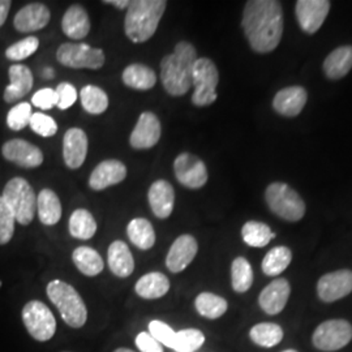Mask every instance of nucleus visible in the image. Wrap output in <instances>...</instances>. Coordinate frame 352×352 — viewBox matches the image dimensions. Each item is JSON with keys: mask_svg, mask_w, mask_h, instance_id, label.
<instances>
[{"mask_svg": "<svg viewBox=\"0 0 352 352\" xmlns=\"http://www.w3.org/2000/svg\"><path fill=\"white\" fill-rule=\"evenodd\" d=\"M42 76H43L45 78H47V80H51V78L54 77V71H52V68H45V71L42 72Z\"/></svg>", "mask_w": 352, "mask_h": 352, "instance_id": "obj_50", "label": "nucleus"}, {"mask_svg": "<svg viewBox=\"0 0 352 352\" xmlns=\"http://www.w3.org/2000/svg\"><path fill=\"white\" fill-rule=\"evenodd\" d=\"M64 352H69V351H64Z\"/></svg>", "mask_w": 352, "mask_h": 352, "instance_id": "obj_54", "label": "nucleus"}, {"mask_svg": "<svg viewBox=\"0 0 352 352\" xmlns=\"http://www.w3.org/2000/svg\"><path fill=\"white\" fill-rule=\"evenodd\" d=\"M170 289V280L162 273L153 272L140 278L135 291L140 298L146 300H155L164 296Z\"/></svg>", "mask_w": 352, "mask_h": 352, "instance_id": "obj_27", "label": "nucleus"}, {"mask_svg": "<svg viewBox=\"0 0 352 352\" xmlns=\"http://www.w3.org/2000/svg\"><path fill=\"white\" fill-rule=\"evenodd\" d=\"M135 342L141 352H164L162 344L158 340H154L149 333H140Z\"/></svg>", "mask_w": 352, "mask_h": 352, "instance_id": "obj_47", "label": "nucleus"}, {"mask_svg": "<svg viewBox=\"0 0 352 352\" xmlns=\"http://www.w3.org/2000/svg\"><path fill=\"white\" fill-rule=\"evenodd\" d=\"M196 311L205 318L215 320L225 315L228 308L226 299L212 292H202L195 300Z\"/></svg>", "mask_w": 352, "mask_h": 352, "instance_id": "obj_34", "label": "nucleus"}, {"mask_svg": "<svg viewBox=\"0 0 352 352\" xmlns=\"http://www.w3.org/2000/svg\"><path fill=\"white\" fill-rule=\"evenodd\" d=\"M107 261L110 270L116 277H129L135 270V260L132 252L122 240H115L109 247Z\"/></svg>", "mask_w": 352, "mask_h": 352, "instance_id": "obj_24", "label": "nucleus"}, {"mask_svg": "<svg viewBox=\"0 0 352 352\" xmlns=\"http://www.w3.org/2000/svg\"><path fill=\"white\" fill-rule=\"evenodd\" d=\"M11 6H12L11 0H0V26L4 25L11 10Z\"/></svg>", "mask_w": 352, "mask_h": 352, "instance_id": "obj_48", "label": "nucleus"}, {"mask_svg": "<svg viewBox=\"0 0 352 352\" xmlns=\"http://www.w3.org/2000/svg\"><path fill=\"white\" fill-rule=\"evenodd\" d=\"M199 251L197 240L192 235H180L170 247L166 257V266L171 273H180L188 267Z\"/></svg>", "mask_w": 352, "mask_h": 352, "instance_id": "obj_16", "label": "nucleus"}, {"mask_svg": "<svg viewBox=\"0 0 352 352\" xmlns=\"http://www.w3.org/2000/svg\"><path fill=\"white\" fill-rule=\"evenodd\" d=\"M123 82L128 88L149 90L157 84V76L148 65L131 64L123 72Z\"/></svg>", "mask_w": 352, "mask_h": 352, "instance_id": "obj_30", "label": "nucleus"}, {"mask_svg": "<svg viewBox=\"0 0 352 352\" xmlns=\"http://www.w3.org/2000/svg\"><path fill=\"white\" fill-rule=\"evenodd\" d=\"M329 11L330 1L327 0H299L295 8L298 23L308 34H314L322 26Z\"/></svg>", "mask_w": 352, "mask_h": 352, "instance_id": "obj_13", "label": "nucleus"}, {"mask_svg": "<svg viewBox=\"0 0 352 352\" xmlns=\"http://www.w3.org/2000/svg\"><path fill=\"white\" fill-rule=\"evenodd\" d=\"M50 19V10L47 8V6L42 3H32L16 13L13 19V25L20 33H33L47 26Z\"/></svg>", "mask_w": 352, "mask_h": 352, "instance_id": "obj_18", "label": "nucleus"}, {"mask_svg": "<svg viewBox=\"0 0 352 352\" xmlns=\"http://www.w3.org/2000/svg\"><path fill=\"white\" fill-rule=\"evenodd\" d=\"M58 62L68 68L100 69L106 62L104 52L87 43H63L56 51Z\"/></svg>", "mask_w": 352, "mask_h": 352, "instance_id": "obj_9", "label": "nucleus"}, {"mask_svg": "<svg viewBox=\"0 0 352 352\" xmlns=\"http://www.w3.org/2000/svg\"><path fill=\"white\" fill-rule=\"evenodd\" d=\"M1 197L20 225L28 226L32 223L37 210V196L25 179H11L3 189Z\"/></svg>", "mask_w": 352, "mask_h": 352, "instance_id": "obj_5", "label": "nucleus"}, {"mask_svg": "<svg viewBox=\"0 0 352 352\" xmlns=\"http://www.w3.org/2000/svg\"><path fill=\"white\" fill-rule=\"evenodd\" d=\"M23 322L28 333L38 342H47L55 336L56 320L45 302H26L23 308Z\"/></svg>", "mask_w": 352, "mask_h": 352, "instance_id": "obj_8", "label": "nucleus"}, {"mask_svg": "<svg viewBox=\"0 0 352 352\" xmlns=\"http://www.w3.org/2000/svg\"><path fill=\"white\" fill-rule=\"evenodd\" d=\"M14 215L0 196V245L10 243L14 234Z\"/></svg>", "mask_w": 352, "mask_h": 352, "instance_id": "obj_42", "label": "nucleus"}, {"mask_svg": "<svg viewBox=\"0 0 352 352\" xmlns=\"http://www.w3.org/2000/svg\"><path fill=\"white\" fill-rule=\"evenodd\" d=\"M231 283L232 289L239 294L247 292L253 283V270L248 260L236 257L231 265Z\"/></svg>", "mask_w": 352, "mask_h": 352, "instance_id": "obj_38", "label": "nucleus"}, {"mask_svg": "<svg viewBox=\"0 0 352 352\" xmlns=\"http://www.w3.org/2000/svg\"><path fill=\"white\" fill-rule=\"evenodd\" d=\"M56 96H58V107L60 110H67L72 107L77 101V90L75 87L69 82H62L55 89Z\"/></svg>", "mask_w": 352, "mask_h": 352, "instance_id": "obj_45", "label": "nucleus"}, {"mask_svg": "<svg viewBox=\"0 0 352 352\" xmlns=\"http://www.w3.org/2000/svg\"><path fill=\"white\" fill-rule=\"evenodd\" d=\"M269 209L287 222H298L305 214V204L300 195L285 183H272L265 192Z\"/></svg>", "mask_w": 352, "mask_h": 352, "instance_id": "obj_6", "label": "nucleus"}, {"mask_svg": "<svg viewBox=\"0 0 352 352\" xmlns=\"http://www.w3.org/2000/svg\"><path fill=\"white\" fill-rule=\"evenodd\" d=\"M161 133L162 129L157 115L151 111H145L140 115L138 124L131 133L129 144L133 149L138 151L151 149L158 144L161 139Z\"/></svg>", "mask_w": 352, "mask_h": 352, "instance_id": "obj_14", "label": "nucleus"}, {"mask_svg": "<svg viewBox=\"0 0 352 352\" xmlns=\"http://www.w3.org/2000/svg\"><path fill=\"white\" fill-rule=\"evenodd\" d=\"M62 29L67 37L72 39H82L90 32V20L87 10L81 6H71L62 20Z\"/></svg>", "mask_w": 352, "mask_h": 352, "instance_id": "obj_25", "label": "nucleus"}, {"mask_svg": "<svg viewBox=\"0 0 352 352\" xmlns=\"http://www.w3.org/2000/svg\"><path fill=\"white\" fill-rule=\"evenodd\" d=\"M39 221L46 226L56 225L62 218V204L58 195L51 189H42L37 197Z\"/></svg>", "mask_w": 352, "mask_h": 352, "instance_id": "obj_28", "label": "nucleus"}, {"mask_svg": "<svg viewBox=\"0 0 352 352\" xmlns=\"http://www.w3.org/2000/svg\"><path fill=\"white\" fill-rule=\"evenodd\" d=\"M282 352H298V351H296V350H285V351H282Z\"/></svg>", "mask_w": 352, "mask_h": 352, "instance_id": "obj_52", "label": "nucleus"}, {"mask_svg": "<svg viewBox=\"0 0 352 352\" xmlns=\"http://www.w3.org/2000/svg\"><path fill=\"white\" fill-rule=\"evenodd\" d=\"M126 177V167L116 160H107L98 164L89 179V186L94 190H103L122 183Z\"/></svg>", "mask_w": 352, "mask_h": 352, "instance_id": "obj_20", "label": "nucleus"}, {"mask_svg": "<svg viewBox=\"0 0 352 352\" xmlns=\"http://www.w3.org/2000/svg\"><path fill=\"white\" fill-rule=\"evenodd\" d=\"M10 85L4 90V101L13 103L17 100H21L33 88V74L29 67L23 64H14L10 67Z\"/></svg>", "mask_w": 352, "mask_h": 352, "instance_id": "obj_23", "label": "nucleus"}, {"mask_svg": "<svg viewBox=\"0 0 352 352\" xmlns=\"http://www.w3.org/2000/svg\"><path fill=\"white\" fill-rule=\"evenodd\" d=\"M88 154V136L80 128H71L65 132L63 139V158L67 167L80 168Z\"/></svg>", "mask_w": 352, "mask_h": 352, "instance_id": "obj_19", "label": "nucleus"}, {"mask_svg": "<svg viewBox=\"0 0 352 352\" xmlns=\"http://www.w3.org/2000/svg\"><path fill=\"white\" fill-rule=\"evenodd\" d=\"M46 292L51 302L59 309L64 322L68 327L80 329L85 325L88 320L87 305L71 285L55 279L47 285Z\"/></svg>", "mask_w": 352, "mask_h": 352, "instance_id": "obj_4", "label": "nucleus"}, {"mask_svg": "<svg viewBox=\"0 0 352 352\" xmlns=\"http://www.w3.org/2000/svg\"><path fill=\"white\" fill-rule=\"evenodd\" d=\"M205 342V336L199 329H186L175 334L173 350L175 352L197 351Z\"/></svg>", "mask_w": 352, "mask_h": 352, "instance_id": "obj_39", "label": "nucleus"}, {"mask_svg": "<svg viewBox=\"0 0 352 352\" xmlns=\"http://www.w3.org/2000/svg\"><path fill=\"white\" fill-rule=\"evenodd\" d=\"M291 287L287 279L277 278L265 287L260 296L258 304L265 314L276 316L280 314L289 302Z\"/></svg>", "mask_w": 352, "mask_h": 352, "instance_id": "obj_17", "label": "nucleus"}, {"mask_svg": "<svg viewBox=\"0 0 352 352\" xmlns=\"http://www.w3.org/2000/svg\"><path fill=\"white\" fill-rule=\"evenodd\" d=\"M76 267L87 277H96L102 273L104 263L101 254L90 247H78L72 253Z\"/></svg>", "mask_w": 352, "mask_h": 352, "instance_id": "obj_29", "label": "nucleus"}, {"mask_svg": "<svg viewBox=\"0 0 352 352\" xmlns=\"http://www.w3.org/2000/svg\"><path fill=\"white\" fill-rule=\"evenodd\" d=\"M1 154L7 161L24 168H36L43 162V153L25 140L7 141L1 148Z\"/></svg>", "mask_w": 352, "mask_h": 352, "instance_id": "obj_15", "label": "nucleus"}, {"mask_svg": "<svg viewBox=\"0 0 352 352\" xmlns=\"http://www.w3.org/2000/svg\"><path fill=\"white\" fill-rule=\"evenodd\" d=\"M167 1L164 0H135L126 8L124 30L133 43L151 39L164 16Z\"/></svg>", "mask_w": 352, "mask_h": 352, "instance_id": "obj_3", "label": "nucleus"}, {"mask_svg": "<svg viewBox=\"0 0 352 352\" xmlns=\"http://www.w3.org/2000/svg\"><path fill=\"white\" fill-rule=\"evenodd\" d=\"M352 69V46H340L331 51L324 62V72L330 80H340Z\"/></svg>", "mask_w": 352, "mask_h": 352, "instance_id": "obj_26", "label": "nucleus"}, {"mask_svg": "<svg viewBox=\"0 0 352 352\" xmlns=\"http://www.w3.org/2000/svg\"><path fill=\"white\" fill-rule=\"evenodd\" d=\"M80 100L84 110L93 115L103 113L109 107V97L106 91L94 85H87L81 89Z\"/></svg>", "mask_w": 352, "mask_h": 352, "instance_id": "obj_37", "label": "nucleus"}, {"mask_svg": "<svg viewBox=\"0 0 352 352\" xmlns=\"http://www.w3.org/2000/svg\"><path fill=\"white\" fill-rule=\"evenodd\" d=\"M250 338L253 343L261 347H274L283 340L282 327L273 322H261L252 327L250 331Z\"/></svg>", "mask_w": 352, "mask_h": 352, "instance_id": "obj_36", "label": "nucleus"}, {"mask_svg": "<svg viewBox=\"0 0 352 352\" xmlns=\"http://www.w3.org/2000/svg\"><path fill=\"white\" fill-rule=\"evenodd\" d=\"M308 100L307 90L302 87H289L279 90L274 100L273 107L279 115L294 118L302 113Z\"/></svg>", "mask_w": 352, "mask_h": 352, "instance_id": "obj_22", "label": "nucleus"}, {"mask_svg": "<svg viewBox=\"0 0 352 352\" xmlns=\"http://www.w3.org/2000/svg\"><path fill=\"white\" fill-rule=\"evenodd\" d=\"M149 334L161 344H164L168 349H173L176 333L167 324H164L160 320L151 321L149 324Z\"/></svg>", "mask_w": 352, "mask_h": 352, "instance_id": "obj_44", "label": "nucleus"}, {"mask_svg": "<svg viewBox=\"0 0 352 352\" xmlns=\"http://www.w3.org/2000/svg\"><path fill=\"white\" fill-rule=\"evenodd\" d=\"M29 126L34 133L42 138H52L58 132L56 122L51 116L43 113H33Z\"/></svg>", "mask_w": 352, "mask_h": 352, "instance_id": "obj_43", "label": "nucleus"}, {"mask_svg": "<svg viewBox=\"0 0 352 352\" xmlns=\"http://www.w3.org/2000/svg\"><path fill=\"white\" fill-rule=\"evenodd\" d=\"M241 236L244 243L250 247L263 248L276 238V234L263 222L250 221L241 228Z\"/></svg>", "mask_w": 352, "mask_h": 352, "instance_id": "obj_35", "label": "nucleus"}, {"mask_svg": "<svg viewBox=\"0 0 352 352\" xmlns=\"http://www.w3.org/2000/svg\"><path fill=\"white\" fill-rule=\"evenodd\" d=\"M241 26L252 50L266 54L276 50L283 34V11L276 0L245 3Z\"/></svg>", "mask_w": 352, "mask_h": 352, "instance_id": "obj_1", "label": "nucleus"}, {"mask_svg": "<svg viewBox=\"0 0 352 352\" xmlns=\"http://www.w3.org/2000/svg\"><path fill=\"white\" fill-rule=\"evenodd\" d=\"M103 3L110 4V6H113V7L119 8V10L128 8V7H129V4H131V1H129V0H104Z\"/></svg>", "mask_w": 352, "mask_h": 352, "instance_id": "obj_49", "label": "nucleus"}, {"mask_svg": "<svg viewBox=\"0 0 352 352\" xmlns=\"http://www.w3.org/2000/svg\"><path fill=\"white\" fill-rule=\"evenodd\" d=\"M126 235L131 243L142 251H148L155 243V232L151 222L145 218H135L126 227Z\"/></svg>", "mask_w": 352, "mask_h": 352, "instance_id": "obj_31", "label": "nucleus"}, {"mask_svg": "<svg viewBox=\"0 0 352 352\" xmlns=\"http://www.w3.org/2000/svg\"><path fill=\"white\" fill-rule=\"evenodd\" d=\"M38 47L39 39L37 37H26L11 45L6 50V58L13 62L24 60L26 58L32 56L38 50Z\"/></svg>", "mask_w": 352, "mask_h": 352, "instance_id": "obj_40", "label": "nucleus"}, {"mask_svg": "<svg viewBox=\"0 0 352 352\" xmlns=\"http://www.w3.org/2000/svg\"><path fill=\"white\" fill-rule=\"evenodd\" d=\"M69 234L75 239H91L97 232V222L87 209H77L69 218Z\"/></svg>", "mask_w": 352, "mask_h": 352, "instance_id": "obj_32", "label": "nucleus"}, {"mask_svg": "<svg viewBox=\"0 0 352 352\" xmlns=\"http://www.w3.org/2000/svg\"><path fill=\"white\" fill-rule=\"evenodd\" d=\"M351 292L352 272L347 269L327 273L317 283V294L322 302H337Z\"/></svg>", "mask_w": 352, "mask_h": 352, "instance_id": "obj_12", "label": "nucleus"}, {"mask_svg": "<svg viewBox=\"0 0 352 352\" xmlns=\"http://www.w3.org/2000/svg\"><path fill=\"white\" fill-rule=\"evenodd\" d=\"M219 82V72L217 65L209 58H197L192 72V85L195 91L192 103L199 107L212 104L217 100L215 89Z\"/></svg>", "mask_w": 352, "mask_h": 352, "instance_id": "obj_7", "label": "nucleus"}, {"mask_svg": "<svg viewBox=\"0 0 352 352\" xmlns=\"http://www.w3.org/2000/svg\"><path fill=\"white\" fill-rule=\"evenodd\" d=\"M32 115V106L26 102H21L10 110L7 115V126L16 132L21 131L26 126H29Z\"/></svg>", "mask_w": 352, "mask_h": 352, "instance_id": "obj_41", "label": "nucleus"}, {"mask_svg": "<svg viewBox=\"0 0 352 352\" xmlns=\"http://www.w3.org/2000/svg\"><path fill=\"white\" fill-rule=\"evenodd\" d=\"M292 261V253L285 245L274 247L266 253L263 260V272L269 277H277L283 273Z\"/></svg>", "mask_w": 352, "mask_h": 352, "instance_id": "obj_33", "label": "nucleus"}, {"mask_svg": "<svg viewBox=\"0 0 352 352\" xmlns=\"http://www.w3.org/2000/svg\"><path fill=\"white\" fill-rule=\"evenodd\" d=\"M0 287H1V280H0Z\"/></svg>", "mask_w": 352, "mask_h": 352, "instance_id": "obj_53", "label": "nucleus"}, {"mask_svg": "<svg viewBox=\"0 0 352 352\" xmlns=\"http://www.w3.org/2000/svg\"><path fill=\"white\" fill-rule=\"evenodd\" d=\"M113 352H135L132 351V350H129V349H118V350H115Z\"/></svg>", "mask_w": 352, "mask_h": 352, "instance_id": "obj_51", "label": "nucleus"}, {"mask_svg": "<svg viewBox=\"0 0 352 352\" xmlns=\"http://www.w3.org/2000/svg\"><path fill=\"white\" fill-rule=\"evenodd\" d=\"M197 51L189 42H179L173 54L166 55L161 62V80L164 88L173 97H182L192 88L193 65Z\"/></svg>", "mask_w": 352, "mask_h": 352, "instance_id": "obj_2", "label": "nucleus"}, {"mask_svg": "<svg viewBox=\"0 0 352 352\" xmlns=\"http://www.w3.org/2000/svg\"><path fill=\"white\" fill-rule=\"evenodd\" d=\"M151 212L160 219L168 218L174 210L175 192L167 180H157L149 188L148 193Z\"/></svg>", "mask_w": 352, "mask_h": 352, "instance_id": "obj_21", "label": "nucleus"}, {"mask_svg": "<svg viewBox=\"0 0 352 352\" xmlns=\"http://www.w3.org/2000/svg\"><path fill=\"white\" fill-rule=\"evenodd\" d=\"M174 171L177 182L187 188H201L208 182L206 166L190 153H182L176 157Z\"/></svg>", "mask_w": 352, "mask_h": 352, "instance_id": "obj_11", "label": "nucleus"}, {"mask_svg": "<svg viewBox=\"0 0 352 352\" xmlns=\"http://www.w3.org/2000/svg\"><path fill=\"white\" fill-rule=\"evenodd\" d=\"M352 340V325L346 320H329L318 325L312 342L321 351H338Z\"/></svg>", "mask_w": 352, "mask_h": 352, "instance_id": "obj_10", "label": "nucleus"}, {"mask_svg": "<svg viewBox=\"0 0 352 352\" xmlns=\"http://www.w3.org/2000/svg\"><path fill=\"white\" fill-rule=\"evenodd\" d=\"M32 103L41 110H50L58 104V96L55 89L42 88L33 96Z\"/></svg>", "mask_w": 352, "mask_h": 352, "instance_id": "obj_46", "label": "nucleus"}]
</instances>
